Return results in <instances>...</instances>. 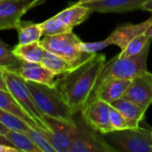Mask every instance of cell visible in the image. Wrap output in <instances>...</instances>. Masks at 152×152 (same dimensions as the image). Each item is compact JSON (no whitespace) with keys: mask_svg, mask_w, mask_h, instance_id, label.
Returning a JSON list of instances; mask_svg holds the SVG:
<instances>
[{"mask_svg":"<svg viewBox=\"0 0 152 152\" xmlns=\"http://www.w3.org/2000/svg\"><path fill=\"white\" fill-rule=\"evenodd\" d=\"M106 61L104 54L94 53L57 77L55 87L74 113L80 111L92 97Z\"/></svg>","mask_w":152,"mask_h":152,"instance_id":"cell-1","label":"cell"},{"mask_svg":"<svg viewBox=\"0 0 152 152\" xmlns=\"http://www.w3.org/2000/svg\"><path fill=\"white\" fill-rule=\"evenodd\" d=\"M26 85L37 107L45 116L56 118L72 126L75 125V113L55 86L53 87L30 81H26Z\"/></svg>","mask_w":152,"mask_h":152,"instance_id":"cell-2","label":"cell"},{"mask_svg":"<svg viewBox=\"0 0 152 152\" xmlns=\"http://www.w3.org/2000/svg\"><path fill=\"white\" fill-rule=\"evenodd\" d=\"M151 45V43L135 55L124 57L118 54L109 61H106L97 81L96 86L100 83L108 79L119 78L132 80L134 77L146 73L148 71L147 61Z\"/></svg>","mask_w":152,"mask_h":152,"instance_id":"cell-3","label":"cell"},{"mask_svg":"<svg viewBox=\"0 0 152 152\" xmlns=\"http://www.w3.org/2000/svg\"><path fill=\"white\" fill-rule=\"evenodd\" d=\"M3 73L8 92L13 96L22 110L33 119L45 136L49 140L51 132L47 125L45 116L37 107L29 89L26 85V81L14 72L3 70Z\"/></svg>","mask_w":152,"mask_h":152,"instance_id":"cell-4","label":"cell"},{"mask_svg":"<svg viewBox=\"0 0 152 152\" xmlns=\"http://www.w3.org/2000/svg\"><path fill=\"white\" fill-rule=\"evenodd\" d=\"M74 121L69 152H117L103 138V134L95 131L84 120L79 111L74 114Z\"/></svg>","mask_w":152,"mask_h":152,"instance_id":"cell-5","label":"cell"},{"mask_svg":"<svg viewBox=\"0 0 152 152\" xmlns=\"http://www.w3.org/2000/svg\"><path fill=\"white\" fill-rule=\"evenodd\" d=\"M39 42L45 51L64 59L73 68L92 55L81 51L80 44L82 41L73 31L54 36H46Z\"/></svg>","mask_w":152,"mask_h":152,"instance_id":"cell-6","label":"cell"},{"mask_svg":"<svg viewBox=\"0 0 152 152\" xmlns=\"http://www.w3.org/2000/svg\"><path fill=\"white\" fill-rule=\"evenodd\" d=\"M103 135L117 151L152 152V131L145 128L116 130Z\"/></svg>","mask_w":152,"mask_h":152,"instance_id":"cell-7","label":"cell"},{"mask_svg":"<svg viewBox=\"0 0 152 152\" xmlns=\"http://www.w3.org/2000/svg\"><path fill=\"white\" fill-rule=\"evenodd\" d=\"M45 0H0V30L16 28L21 17Z\"/></svg>","mask_w":152,"mask_h":152,"instance_id":"cell-8","label":"cell"},{"mask_svg":"<svg viewBox=\"0 0 152 152\" xmlns=\"http://www.w3.org/2000/svg\"><path fill=\"white\" fill-rule=\"evenodd\" d=\"M110 105L100 99L89 101L79 111L84 120L95 131L102 134L114 131L110 119Z\"/></svg>","mask_w":152,"mask_h":152,"instance_id":"cell-9","label":"cell"},{"mask_svg":"<svg viewBox=\"0 0 152 152\" xmlns=\"http://www.w3.org/2000/svg\"><path fill=\"white\" fill-rule=\"evenodd\" d=\"M124 97L147 111L152 103V73L147 71L132 79Z\"/></svg>","mask_w":152,"mask_h":152,"instance_id":"cell-10","label":"cell"},{"mask_svg":"<svg viewBox=\"0 0 152 152\" xmlns=\"http://www.w3.org/2000/svg\"><path fill=\"white\" fill-rule=\"evenodd\" d=\"M45 119L51 132L49 142L54 148L55 151L69 152L75 125L72 126L47 116H45Z\"/></svg>","mask_w":152,"mask_h":152,"instance_id":"cell-11","label":"cell"},{"mask_svg":"<svg viewBox=\"0 0 152 152\" xmlns=\"http://www.w3.org/2000/svg\"><path fill=\"white\" fill-rule=\"evenodd\" d=\"M152 24V16L145 21L137 24H124L118 27L107 38L109 45H117L123 50L136 37L145 33Z\"/></svg>","mask_w":152,"mask_h":152,"instance_id":"cell-12","label":"cell"},{"mask_svg":"<svg viewBox=\"0 0 152 152\" xmlns=\"http://www.w3.org/2000/svg\"><path fill=\"white\" fill-rule=\"evenodd\" d=\"M131 81L132 80L129 79L119 78L105 80L97 85L89 101L93 99H100L110 104L111 102L124 97Z\"/></svg>","mask_w":152,"mask_h":152,"instance_id":"cell-13","label":"cell"},{"mask_svg":"<svg viewBox=\"0 0 152 152\" xmlns=\"http://www.w3.org/2000/svg\"><path fill=\"white\" fill-rule=\"evenodd\" d=\"M25 81L43 84L49 86H56L57 75L46 69L41 63L22 61L18 72L16 73Z\"/></svg>","mask_w":152,"mask_h":152,"instance_id":"cell-14","label":"cell"},{"mask_svg":"<svg viewBox=\"0 0 152 152\" xmlns=\"http://www.w3.org/2000/svg\"><path fill=\"white\" fill-rule=\"evenodd\" d=\"M146 0H95L85 4L94 12H126L141 10Z\"/></svg>","mask_w":152,"mask_h":152,"instance_id":"cell-15","label":"cell"},{"mask_svg":"<svg viewBox=\"0 0 152 152\" xmlns=\"http://www.w3.org/2000/svg\"><path fill=\"white\" fill-rule=\"evenodd\" d=\"M110 105L117 109L123 115L130 128L139 127L140 122L145 117L146 111L126 97H122L111 102Z\"/></svg>","mask_w":152,"mask_h":152,"instance_id":"cell-16","label":"cell"},{"mask_svg":"<svg viewBox=\"0 0 152 152\" xmlns=\"http://www.w3.org/2000/svg\"><path fill=\"white\" fill-rule=\"evenodd\" d=\"M92 13L93 12L85 4L75 3L57 13L55 16L66 25L74 28L86 20Z\"/></svg>","mask_w":152,"mask_h":152,"instance_id":"cell-17","label":"cell"},{"mask_svg":"<svg viewBox=\"0 0 152 152\" xmlns=\"http://www.w3.org/2000/svg\"><path fill=\"white\" fill-rule=\"evenodd\" d=\"M0 109L20 118L24 122H26L30 127H32L36 130H38L39 132L42 133V131L37 126V125L22 110V108L19 105V103L16 102V100L13 98V96L8 91L2 90V89H0Z\"/></svg>","mask_w":152,"mask_h":152,"instance_id":"cell-18","label":"cell"},{"mask_svg":"<svg viewBox=\"0 0 152 152\" xmlns=\"http://www.w3.org/2000/svg\"><path fill=\"white\" fill-rule=\"evenodd\" d=\"M12 52L15 56L23 61L41 63L45 50L40 45V42H34L26 45L18 44L12 48Z\"/></svg>","mask_w":152,"mask_h":152,"instance_id":"cell-19","label":"cell"},{"mask_svg":"<svg viewBox=\"0 0 152 152\" xmlns=\"http://www.w3.org/2000/svg\"><path fill=\"white\" fill-rule=\"evenodd\" d=\"M15 29L18 31V44L20 45L39 42L43 36L40 23L21 20Z\"/></svg>","mask_w":152,"mask_h":152,"instance_id":"cell-20","label":"cell"},{"mask_svg":"<svg viewBox=\"0 0 152 152\" xmlns=\"http://www.w3.org/2000/svg\"><path fill=\"white\" fill-rule=\"evenodd\" d=\"M22 61L14 55L12 48L0 38V69L17 73Z\"/></svg>","mask_w":152,"mask_h":152,"instance_id":"cell-21","label":"cell"},{"mask_svg":"<svg viewBox=\"0 0 152 152\" xmlns=\"http://www.w3.org/2000/svg\"><path fill=\"white\" fill-rule=\"evenodd\" d=\"M41 64L49 70L53 71L57 76L64 74L74 69L67 61L47 51H45V56Z\"/></svg>","mask_w":152,"mask_h":152,"instance_id":"cell-22","label":"cell"},{"mask_svg":"<svg viewBox=\"0 0 152 152\" xmlns=\"http://www.w3.org/2000/svg\"><path fill=\"white\" fill-rule=\"evenodd\" d=\"M5 136L20 151L41 152L40 150L35 145V143L31 141V139L23 133L17 132L14 130H9Z\"/></svg>","mask_w":152,"mask_h":152,"instance_id":"cell-23","label":"cell"},{"mask_svg":"<svg viewBox=\"0 0 152 152\" xmlns=\"http://www.w3.org/2000/svg\"><path fill=\"white\" fill-rule=\"evenodd\" d=\"M40 24H41L44 37L59 35V34H62V33L70 32L73 30V28H71L70 27L66 25L56 16L47 19L46 20L43 21Z\"/></svg>","mask_w":152,"mask_h":152,"instance_id":"cell-24","label":"cell"},{"mask_svg":"<svg viewBox=\"0 0 152 152\" xmlns=\"http://www.w3.org/2000/svg\"><path fill=\"white\" fill-rule=\"evenodd\" d=\"M0 122L10 130H14L23 134H26L30 128H32L20 118L2 109H0Z\"/></svg>","mask_w":152,"mask_h":152,"instance_id":"cell-25","label":"cell"},{"mask_svg":"<svg viewBox=\"0 0 152 152\" xmlns=\"http://www.w3.org/2000/svg\"><path fill=\"white\" fill-rule=\"evenodd\" d=\"M151 42L152 38L148 37L143 33V34L136 37L133 40H131L127 44V45L123 50H121V53L118 55L119 56H124V57L135 55V54L139 53L140 52H142Z\"/></svg>","mask_w":152,"mask_h":152,"instance_id":"cell-26","label":"cell"},{"mask_svg":"<svg viewBox=\"0 0 152 152\" xmlns=\"http://www.w3.org/2000/svg\"><path fill=\"white\" fill-rule=\"evenodd\" d=\"M25 134L31 139V141L35 143V145L40 150L41 152H56L49 140L45 136L44 134H42L38 130L30 128Z\"/></svg>","mask_w":152,"mask_h":152,"instance_id":"cell-27","label":"cell"},{"mask_svg":"<svg viewBox=\"0 0 152 152\" xmlns=\"http://www.w3.org/2000/svg\"><path fill=\"white\" fill-rule=\"evenodd\" d=\"M110 123L114 131L130 128L126 118L123 117V115L112 106H110Z\"/></svg>","mask_w":152,"mask_h":152,"instance_id":"cell-28","label":"cell"},{"mask_svg":"<svg viewBox=\"0 0 152 152\" xmlns=\"http://www.w3.org/2000/svg\"><path fill=\"white\" fill-rule=\"evenodd\" d=\"M109 46V44L107 40L103 41H98V42H81L80 44V49L83 53H89V54H94L97 53L98 52L103 50Z\"/></svg>","mask_w":152,"mask_h":152,"instance_id":"cell-29","label":"cell"},{"mask_svg":"<svg viewBox=\"0 0 152 152\" xmlns=\"http://www.w3.org/2000/svg\"><path fill=\"white\" fill-rule=\"evenodd\" d=\"M0 152H20V151L13 146L0 144Z\"/></svg>","mask_w":152,"mask_h":152,"instance_id":"cell-30","label":"cell"},{"mask_svg":"<svg viewBox=\"0 0 152 152\" xmlns=\"http://www.w3.org/2000/svg\"><path fill=\"white\" fill-rule=\"evenodd\" d=\"M141 10L152 12V0H146L142 5Z\"/></svg>","mask_w":152,"mask_h":152,"instance_id":"cell-31","label":"cell"},{"mask_svg":"<svg viewBox=\"0 0 152 152\" xmlns=\"http://www.w3.org/2000/svg\"><path fill=\"white\" fill-rule=\"evenodd\" d=\"M0 89H2V90H5V91H8L7 86H6V84H5V80H4V73H3V70H2L1 69H0Z\"/></svg>","mask_w":152,"mask_h":152,"instance_id":"cell-32","label":"cell"},{"mask_svg":"<svg viewBox=\"0 0 152 152\" xmlns=\"http://www.w3.org/2000/svg\"><path fill=\"white\" fill-rule=\"evenodd\" d=\"M0 144H5V145H9V146H13L12 143L8 140V138L4 134H0Z\"/></svg>","mask_w":152,"mask_h":152,"instance_id":"cell-33","label":"cell"},{"mask_svg":"<svg viewBox=\"0 0 152 152\" xmlns=\"http://www.w3.org/2000/svg\"><path fill=\"white\" fill-rule=\"evenodd\" d=\"M10 129L8 128V127H6L4 125H3L1 122H0V134H6L7 133H8V131H9Z\"/></svg>","mask_w":152,"mask_h":152,"instance_id":"cell-34","label":"cell"},{"mask_svg":"<svg viewBox=\"0 0 152 152\" xmlns=\"http://www.w3.org/2000/svg\"><path fill=\"white\" fill-rule=\"evenodd\" d=\"M148 37H150V38H152V24L150 26V28L147 29V31L144 33Z\"/></svg>","mask_w":152,"mask_h":152,"instance_id":"cell-35","label":"cell"},{"mask_svg":"<svg viewBox=\"0 0 152 152\" xmlns=\"http://www.w3.org/2000/svg\"><path fill=\"white\" fill-rule=\"evenodd\" d=\"M92 1H95V0H78L77 3H78V4H86V3H89V2H92Z\"/></svg>","mask_w":152,"mask_h":152,"instance_id":"cell-36","label":"cell"}]
</instances>
